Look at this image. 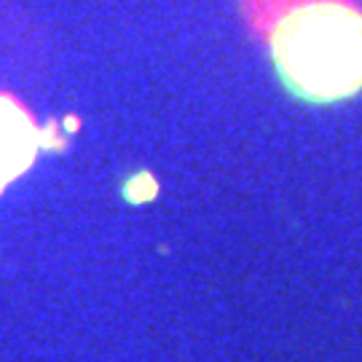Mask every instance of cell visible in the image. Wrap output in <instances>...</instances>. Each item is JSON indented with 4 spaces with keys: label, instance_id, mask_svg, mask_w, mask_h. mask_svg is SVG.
<instances>
[{
    "label": "cell",
    "instance_id": "2",
    "mask_svg": "<svg viewBox=\"0 0 362 362\" xmlns=\"http://www.w3.org/2000/svg\"><path fill=\"white\" fill-rule=\"evenodd\" d=\"M40 151V132L33 116L11 94H0V191L33 167Z\"/></svg>",
    "mask_w": 362,
    "mask_h": 362
},
{
    "label": "cell",
    "instance_id": "1",
    "mask_svg": "<svg viewBox=\"0 0 362 362\" xmlns=\"http://www.w3.org/2000/svg\"><path fill=\"white\" fill-rule=\"evenodd\" d=\"M252 19L293 94L338 103L362 89V8L354 0H258Z\"/></svg>",
    "mask_w": 362,
    "mask_h": 362
}]
</instances>
